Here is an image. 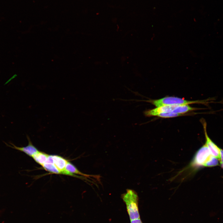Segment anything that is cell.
Returning a JSON list of instances; mask_svg holds the SVG:
<instances>
[{"mask_svg":"<svg viewBox=\"0 0 223 223\" xmlns=\"http://www.w3.org/2000/svg\"><path fill=\"white\" fill-rule=\"evenodd\" d=\"M121 197L126 205L130 220L140 219L137 193L133 190L127 189L126 192L122 194Z\"/></svg>","mask_w":223,"mask_h":223,"instance_id":"cell-1","label":"cell"},{"mask_svg":"<svg viewBox=\"0 0 223 223\" xmlns=\"http://www.w3.org/2000/svg\"><path fill=\"white\" fill-rule=\"evenodd\" d=\"M156 107L164 106H181L195 103H204L203 100L188 101L179 98L168 97L157 100L148 101Z\"/></svg>","mask_w":223,"mask_h":223,"instance_id":"cell-2","label":"cell"},{"mask_svg":"<svg viewBox=\"0 0 223 223\" xmlns=\"http://www.w3.org/2000/svg\"><path fill=\"white\" fill-rule=\"evenodd\" d=\"M212 155L205 143L196 152L191 164L195 168L204 167V165Z\"/></svg>","mask_w":223,"mask_h":223,"instance_id":"cell-3","label":"cell"},{"mask_svg":"<svg viewBox=\"0 0 223 223\" xmlns=\"http://www.w3.org/2000/svg\"><path fill=\"white\" fill-rule=\"evenodd\" d=\"M26 137L28 141V144L25 146L18 147L10 142H9V144H7L5 142H4V143L8 147L23 152L29 156L32 157L34 155L39 151L35 146L33 145L29 136L27 135Z\"/></svg>","mask_w":223,"mask_h":223,"instance_id":"cell-4","label":"cell"},{"mask_svg":"<svg viewBox=\"0 0 223 223\" xmlns=\"http://www.w3.org/2000/svg\"><path fill=\"white\" fill-rule=\"evenodd\" d=\"M204 134L206 138L205 144L211 154L213 156L219 158L220 148H219L208 137L206 130V124L205 122L203 121Z\"/></svg>","mask_w":223,"mask_h":223,"instance_id":"cell-5","label":"cell"},{"mask_svg":"<svg viewBox=\"0 0 223 223\" xmlns=\"http://www.w3.org/2000/svg\"><path fill=\"white\" fill-rule=\"evenodd\" d=\"M178 106H164L157 107L155 108L145 111L144 114L147 116H156L160 113L172 112Z\"/></svg>","mask_w":223,"mask_h":223,"instance_id":"cell-6","label":"cell"},{"mask_svg":"<svg viewBox=\"0 0 223 223\" xmlns=\"http://www.w3.org/2000/svg\"><path fill=\"white\" fill-rule=\"evenodd\" d=\"M65 170L72 174L80 175L84 177H93L97 179H99V176L92 175H88L84 174L79 171L73 164L68 162L66 166Z\"/></svg>","mask_w":223,"mask_h":223,"instance_id":"cell-7","label":"cell"},{"mask_svg":"<svg viewBox=\"0 0 223 223\" xmlns=\"http://www.w3.org/2000/svg\"><path fill=\"white\" fill-rule=\"evenodd\" d=\"M53 163L58 169L63 174V171L65 170L68 162L63 157L57 155H52Z\"/></svg>","mask_w":223,"mask_h":223,"instance_id":"cell-8","label":"cell"},{"mask_svg":"<svg viewBox=\"0 0 223 223\" xmlns=\"http://www.w3.org/2000/svg\"><path fill=\"white\" fill-rule=\"evenodd\" d=\"M49 155L38 151L32 157L38 164L42 166L46 161Z\"/></svg>","mask_w":223,"mask_h":223,"instance_id":"cell-9","label":"cell"},{"mask_svg":"<svg viewBox=\"0 0 223 223\" xmlns=\"http://www.w3.org/2000/svg\"><path fill=\"white\" fill-rule=\"evenodd\" d=\"M196 110V108L193 107L188 105L179 106L172 112V113L179 114H183L188 112Z\"/></svg>","mask_w":223,"mask_h":223,"instance_id":"cell-10","label":"cell"},{"mask_svg":"<svg viewBox=\"0 0 223 223\" xmlns=\"http://www.w3.org/2000/svg\"><path fill=\"white\" fill-rule=\"evenodd\" d=\"M44 169L50 173L56 174H62L53 163L46 162L42 166Z\"/></svg>","mask_w":223,"mask_h":223,"instance_id":"cell-11","label":"cell"},{"mask_svg":"<svg viewBox=\"0 0 223 223\" xmlns=\"http://www.w3.org/2000/svg\"><path fill=\"white\" fill-rule=\"evenodd\" d=\"M219 159L211 155L204 165L205 167H212L219 165Z\"/></svg>","mask_w":223,"mask_h":223,"instance_id":"cell-12","label":"cell"},{"mask_svg":"<svg viewBox=\"0 0 223 223\" xmlns=\"http://www.w3.org/2000/svg\"><path fill=\"white\" fill-rule=\"evenodd\" d=\"M182 114L173 113L171 112L160 113L156 116L162 118H172L181 116Z\"/></svg>","mask_w":223,"mask_h":223,"instance_id":"cell-13","label":"cell"},{"mask_svg":"<svg viewBox=\"0 0 223 223\" xmlns=\"http://www.w3.org/2000/svg\"><path fill=\"white\" fill-rule=\"evenodd\" d=\"M220 163L223 164V150L220 149V155L219 158Z\"/></svg>","mask_w":223,"mask_h":223,"instance_id":"cell-14","label":"cell"},{"mask_svg":"<svg viewBox=\"0 0 223 223\" xmlns=\"http://www.w3.org/2000/svg\"><path fill=\"white\" fill-rule=\"evenodd\" d=\"M131 223H143L140 219L130 221Z\"/></svg>","mask_w":223,"mask_h":223,"instance_id":"cell-15","label":"cell"},{"mask_svg":"<svg viewBox=\"0 0 223 223\" xmlns=\"http://www.w3.org/2000/svg\"><path fill=\"white\" fill-rule=\"evenodd\" d=\"M221 166V168L223 169V164L220 163Z\"/></svg>","mask_w":223,"mask_h":223,"instance_id":"cell-16","label":"cell"}]
</instances>
